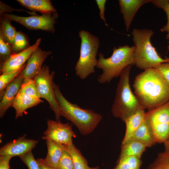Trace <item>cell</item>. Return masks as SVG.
<instances>
[{
    "mask_svg": "<svg viewBox=\"0 0 169 169\" xmlns=\"http://www.w3.org/2000/svg\"><path fill=\"white\" fill-rule=\"evenodd\" d=\"M64 146L65 150L69 153L72 158L74 169H91L86 159L73 143Z\"/></svg>",
    "mask_w": 169,
    "mask_h": 169,
    "instance_id": "7402d4cb",
    "label": "cell"
},
{
    "mask_svg": "<svg viewBox=\"0 0 169 169\" xmlns=\"http://www.w3.org/2000/svg\"><path fill=\"white\" fill-rule=\"evenodd\" d=\"M164 144L165 148L164 151L169 152V136L167 139L164 143Z\"/></svg>",
    "mask_w": 169,
    "mask_h": 169,
    "instance_id": "8d00e7d4",
    "label": "cell"
},
{
    "mask_svg": "<svg viewBox=\"0 0 169 169\" xmlns=\"http://www.w3.org/2000/svg\"><path fill=\"white\" fill-rule=\"evenodd\" d=\"M131 138L141 142L147 147H151L156 143L151 130L146 119L134 132Z\"/></svg>",
    "mask_w": 169,
    "mask_h": 169,
    "instance_id": "44dd1931",
    "label": "cell"
},
{
    "mask_svg": "<svg viewBox=\"0 0 169 169\" xmlns=\"http://www.w3.org/2000/svg\"><path fill=\"white\" fill-rule=\"evenodd\" d=\"M46 141L48 152L44 160L49 166L56 169L65 150L64 145L52 140Z\"/></svg>",
    "mask_w": 169,
    "mask_h": 169,
    "instance_id": "ac0fdd59",
    "label": "cell"
},
{
    "mask_svg": "<svg viewBox=\"0 0 169 169\" xmlns=\"http://www.w3.org/2000/svg\"><path fill=\"white\" fill-rule=\"evenodd\" d=\"M91 169H99V166H96L95 167L91 168Z\"/></svg>",
    "mask_w": 169,
    "mask_h": 169,
    "instance_id": "74e56055",
    "label": "cell"
},
{
    "mask_svg": "<svg viewBox=\"0 0 169 169\" xmlns=\"http://www.w3.org/2000/svg\"><path fill=\"white\" fill-rule=\"evenodd\" d=\"M25 64L20 69L16 71L4 74L0 76V97H3L7 86L21 73L25 66Z\"/></svg>",
    "mask_w": 169,
    "mask_h": 169,
    "instance_id": "484cf974",
    "label": "cell"
},
{
    "mask_svg": "<svg viewBox=\"0 0 169 169\" xmlns=\"http://www.w3.org/2000/svg\"><path fill=\"white\" fill-rule=\"evenodd\" d=\"M54 74V72H51L49 67L45 65L33 79L40 98H44L48 101L49 108L55 114L56 120H59L61 115L54 92L53 79Z\"/></svg>",
    "mask_w": 169,
    "mask_h": 169,
    "instance_id": "ba28073f",
    "label": "cell"
},
{
    "mask_svg": "<svg viewBox=\"0 0 169 169\" xmlns=\"http://www.w3.org/2000/svg\"><path fill=\"white\" fill-rule=\"evenodd\" d=\"M167 17V22L166 24L161 29L163 32H166L167 33L166 38L168 40V45L167 47L168 51H169V13L166 14Z\"/></svg>",
    "mask_w": 169,
    "mask_h": 169,
    "instance_id": "e575fe53",
    "label": "cell"
},
{
    "mask_svg": "<svg viewBox=\"0 0 169 169\" xmlns=\"http://www.w3.org/2000/svg\"><path fill=\"white\" fill-rule=\"evenodd\" d=\"M134 46L128 45L115 47L112 55L105 58L100 53L96 67L102 69V73L97 79L100 84L109 83L113 78L120 76L127 66L134 64Z\"/></svg>",
    "mask_w": 169,
    "mask_h": 169,
    "instance_id": "5b68a950",
    "label": "cell"
},
{
    "mask_svg": "<svg viewBox=\"0 0 169 169\" xmlns=\"http://www.w3.org/2000/svg\"><path fill=\"white\" fill-rule=\"evenodd\" d=\"M24 80L21 73L6 87L0 100V117L2 118L7 110L12 107L14 100Z\"/></svg>",
    "mask_w": 169,
    "mask_h": 169,
    "instance_id": "5bb4252c",
    "label": "cell"
},
{
    "mask_svg": "<svg viewBox=\"0 0 169 169\" xmlns=\"http://www.w3.org/2000/svg\"><path fill=\"white\" fill-rule=\"evenodd\" d=\"M41 40V38H38L33 45L20 52L12 54L0 66L1 74L16 71L23 66L33 52L38 47Z\"/></svg>",
    "mask_w": 169,
    "mask_h": 169,
    "instance_id": "7c38bea8",
    "label": "cell"
},
{
    "mask_svg": "<svg viewBox=\"0 0 169 169\" xmlns=\"http://www.w3.org/2000/svg\"><path fill=\"white\" fill-rule=\"evenodd\" d=\"M12 55L11 45L5 42L0 32V66L4 64Z\"/></svg>",
    "mask_w": 169,
    "mask_h": 169,
    "instance_id": "f1b7e54d",
    "label": "cell"
},
{
    "mask_svg": "<svg viewBox=\"0 0 169 169\" xmlns=\"http://www.w3.org/2000/svg\"><path fill=\"white\" fill-rule=\"evenodd\" d=\"M106 2L105 0H96V2L100 10V16L106 25H107L105 16V4Z\"/></svg>",
    "mask_w": 169,
    "mask_h": 169,
    "instance_id": "d6a6232c",
    "label": "cell"
},
{
    "mask_svg": "<svg viewBox=\"0 0 169 169\" xmlns=\"http://www.w3.org/2000/svg\"><path fill=\"white\" fill-rule=\"evenodd\" d=\"M56 169H74L72 158L65 150L58 164Z\"/></svg>",
    "mask_w": 169,
    "mask_h": 169,
    "instance_id": "4dcf8cb0",
    "label": "cell"
},
{
    "mask_svg": "<svg viewBox=\"0 0 169 169\" xmlns=\"http://www.w3.org/2000/svg\"><path fill=\"white\" fill-rule=\"evenodd\" d=\"M131 67H126L120 76L111 108L113 115L123 122L139 110L144 109L131 90L129 82Z\"/></svg>",
    "mask_w": 169,
    "mask_h": 169,
    "instance_id": "277c9868",
    "label": "cell"
},
{
    "mask_svg": "<svg viewBox=\"0 0 169 169\" xmlns=\"http://www.w3.org/2000/svg\"><path fill=\"white\" fill-rule=\"evenodd\" d=\"M11 21H13L30 30H41L53 33L54 24L58 15L56 13H45L41 15L23 17L8 13H3Z\"/></svg>",
    "mask_w": 169,
    "mask_h": 169,
    "instance_id": "9c48e42d",
    "label": "cell"
},
{
    "mask_svg": "<svg viewBox=\"0 0 169 169\" xmlns=\"http://www.w3.org/2000/svg\"><path fill=\"white\" fill-rule=\"evenodd\" d=\"M47 128L42 137L43 140H50L64 145L72 144V138L76 135L69 123H63L60 120L48 119Z\"/></svg>",
    "mask_w": 169,
    "mask_h": 169,
    "instance_id": "30bf717a",
    "label": "cell"
},
{
    "mask_svg": "<svg viewBox=\"0 0 169 169\" xmlns=\"http://www.w3.org/2000/svg\"><path fill=\"white\" fill-rule=\"evenodd\" d=\"M12 158L9 156H0V169H10L9 161Z\"/></svg>",
    "mask_w": 169,
    "mask_h": 169,
    "instance_id": "836d02e7",
    "label": "cell"
},
{
    "mask_svg": "<svg viewBox=\"0 0 169 169\" xmlns=\"http://www.w3.org/2000/svg\"><path fill=\"white\" fill-rule=\"evenodd\" d=\"M79 35L81 40L80 55L75 69L76 75L84 79L95 72L100 41L97 37L84 30L79 31Z\"/></svg>",
    "mask_w": 169,
    "mask_h": 169,
    "instance_id": "8992f818",
    "label": "cell"
},
{
    "mask_svg": "<svg viewBox=\"0 0 169 169\" xmlns=\"http://www.w3.org/2000/svg\"><path fill=\"white\" fill-rule=\"evenodd\" d=\"M18 93L40 98L33 79H24Z\"/></svg>",
    "mask_w": 169,
    "mask_h": 169,
    "instance_id": "83f0119b",
    "label": "cell"
},
{
    "mask_svg": "<svg viewBox=\"0 0 169 169\" xmlns=\"http://www.w3.org/2000/svg\"><path fill=\"white\" fill-rule=\"evenodd\" d=\"M11 46L12 53L13 54L20 52L29 46L26 37L22 32H17L13 43Z\"/></svg>",
    "mask_w": 169,
    "mask_h": 169,
    "instance_id": "4316f807",
    "label": "cell"
},
{
    "mask_svg": "<svg viewBox=\"0 0 169 169\" xmlns=\"http://www.w3.org/2000/svg\"><path fill=\"white\" fill-rule=\"evenodd\" d=\"M145 119L156 143H164L169 136V100L146 112Z\"/></svg>",
    "mask_w": 169,
    "mask_h": 169,
    "instance_id": "52a82bcc",
    "label": "cell"
},
{
    "mask_svg": "<svg viewBox=\"0 0 169 169\" xmlns=\"http://www.w3.org/2000/svg\"><path fill=\"white\" fill-rule=\"evenodd\" d=\"M153 31L147 29H134L131 33L134 43V64L144 69L155 68L169 62V58H162L152 45L151 38Z\"/></svg>",
    "mask_w": 169,
    "mask_h": 169,
    "instance_id": "3957f363",
    "label": "cell"
},
{
    "mask_svg": "<svg viewBox=\"0 0 169 169\" xmlns=\"http://www.w3.org/2000/svg\"><path fill=\"white\" fill-rule=\"evenodd\" d=\"M19 157L28 169H41L38 162L35 158L32 151L19 156Z\"/></svg>",
    "mask_w": 169,
    "mask_h": 169,
    "instance_id": "f546056e",
    "label": "cell"
},
{
    "mask_svg": "<svg viewBox=\"0 0 169 169\" xmlns=\"http://www.w3.org/2000/svg\"><path fill=\"white\" fill-rule=\"evenodd\" d=\"M147 169H169V152L164 151L159 153Z\"/></svg>",
    "mask_w": 169,
    "mask_h": 169,
    "instance_id": "d4e9b609",
    "label": "cell"
},
{
    "mask_svg": "<svg viewBox=\"0 0 169 169\" xmlns=\"http://www.w3.org/2000/svg\"><path fill=\"white\" fill-rule=\"evenodd\" d=\"M26 135L11 141L1 147L0 156H9L19 157L31 151L36 146L38 141L28 139Z\"/></svg>",
    "mask_w": 169,
    "mask_h": 169,
    "instance_id": "8fae6325",
    "label": "cell"
},
{
    "mask_svg": "<svg viewBox=\"0 0 169 169\" xmlns=\"http://www.w3.org/2000/svg\"><path fill=\"white\" fill-rule=\"evenodd\" d=\"M53 88L61 116L74 124L81 135H86L92 132L102 120V115L92 110L83 109L70 103L63 95L59 86L54 82Z\"/></svg>",
    "mask_w": 169,
    "mask_h": 169,
    "instance_id": "7a4b0ae2",
    "label": "cell"
},
{
    "mask_svg": "<svg viewBox=\"0 0 169 169\" xmlns=\"http://www.w3.org/2000/svg\"><path fill=\"white\" fill-rule=\"evenodd\" d=\"M37 160L39 165L41 169H56L48 165L45 161L44 159L38 158Z\"/></svg>",
    "mask_w": 169,
    "mask_h": 169,
    "instance_id": "d590c367",
    "label": "cell"
},
{
    "mask_svg": "<svg viewBox=\"0 0 169 169\" xmlns=\"http://www.w3.org/2000/svg\"><path fill=\"white\" fill-rule=\"evenodd\" d=\"M10 21L8 18L2 14L0 32L5 42L11 46L17 31L15 28L11 24Z\"/></svg>",
    "mask_w": 169,
    "mask_h": 169,
    "instance_id": "603a6c76",
    "label": "cell"
},
{
    "mask_svg": "<svg viewBox=\"0 0 169 169\" xmlns=\"http://www.w3.org/2000/svg\"><path fill=\"white\" fill-rule=\"evenodd\" d=\"M21 5L33 11L42 14L56 13L57 10L49 0H17Z\"/></svg>",
    "mask_w": 169,
    "mask_h": 169,
    "instance_id": "d6986e66",
    "label": "cell"
},
{
    "mask_svg": "<svg viewBox=\"0 0 169 169\" xmlns=\"http://www.w3.org/2000/svg\"><path fill=\"white\" fill-rule=\"evenodd\" d=\"M151 0H120L119 4L123 17L126 30L128 31L133 19L138 9Z\"/></svg>",
    "mask_w": 169,
    "mask_h": 169,
    "instance_id": "9a60e30c",
    "label": "cell"
},
{
    "mask_svg": "<svg viewBox=\"0 0 169 169\" xmlns=\"http://www.w3.org/2000/svg\"><path fill=\"white\" fill-rule=\"evenodd\" d=\"M142 162L141 159L134 156L119 158L113 169H140Z\"/></svg>",
    "mask_w": 169,
    "mask_h": 169,
    "instance_id": "cb8c5ba5",
    "label": "cell"
},
{
    "mask_svg": "<svg viewBox=\"0 0 169 169\" xmlns=\"http://www.w3.org/2000/svg\"><path fill=\"white\" fill-rule=\"evenodd\" d=\"M155 68L161 75L169 87V62L162 63Z\"/></svg>",
    "mask_w": 169,
    "mask_h": 169,
    "instance_id": "1f68e13d",
    "label": "cell"
},
{
    "mask_svg": "<svg viewBox=\"0 0 169 169\" xmlns=\"http://www.w3.org/2000/svg\"><path fill=\"white\" fill-rule=\"evenodd\" d=\"M146 112L144 109H141L128 117L124 122L126 130L121 144L131 139L136 130L145 120Z\"/></svg>",
    "mask_w": 169,
    "mask_h": 169,
    "instance_id": "e0dca14e",
    "label": "cell"
},
{
    "mask_svg": "<svg viewBox=\"0 0 169 169\" xmlns=\"http://www.w3.org/2000/svg\"><path fill=\"white\" fill-rule=\"evenodd\" d=\"M135 95L145 109L151 110L169 100V87L155 68L146 69L135 78Z\"/></svg>",
    "mask_w": 169,
    "mask_h": 169,
    "instance_id": "6da1fadb",
    "label": "cell"
},
{
    "mask_svg": "<svg viewBox=\"0 0 169 169\" xmlns=\"http://www.w3.org/2000/svg\"><path fill=\"white\" fill-rule=\"evenodd\" d=\"M146 148V146L141 142L131 138L124 144H121L119 158L134 156L141 159Z\"/></svg>",
    "mask_w": 169,
    "mask_h": 169,
    "instance_id": "ffe728a7",
    "label": "cell"
},
{
    "mask_svg": "<svg viewBox=\"0 0 169 169\" xmlns=\"http://www.w3.org/2000/svg\"><path fill=\"white\" fill-rule=\"evenodd\" d=\"M43 102L40 98L18 93L14 100L12 105L15 110V118L16 119L22 116L27 109Z\"/></svg>",
    "mask_w": 169,
    "mask_h": 169,
    "instance_id": "2e32d148",
    "label": "cell"
},
{
    "mask_svg": "<svg viewBox=\"0 0 169 169\" xmlns=\"http://www.w3.org/2000/svg\"><path fill=\"white\" fill-rule=\"evenodd\" d=\"M51 53V51L43 50L37 47L31 54L21 72L24 79H33L40 73L43 63Z\"/></svg>",
    "mask_w": 169,
    "mask_h": 169,
    "instance_id": "4fadbf2b",
    "label": "cell"
}]
</instances>
